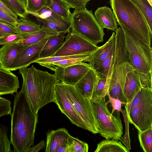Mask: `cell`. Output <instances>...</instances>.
<instances>
[{"label": "cell", "mask_w": 152, "mask_h": 152, "mask_svg": "<svg viewBox=\"0 0 152 152\" xmlns=\"http://www.w3.org/2000/svg\"><path fill=\"white\" fill-rule=\"evenodd\" d=\"M115 48V42L113 44L107 58L95 70L98 76L101 78H107L110 69L113 63Z\"/></svg>", "instance_id": "cell-25"}, {"label": "cell", "mask_w": 152, "mask_h": 152, "mask_svg": "<svg viewBox=\"0 0 152 152\" xmlns=\"http://www.w3.org/2000/svg\"><path fill=\"white\" fill-rule=\"evenodd\" d=\"M20 18L26 19L28 14L25 7L18 0H0Z\"/></svg>", "instance_id": "cell-30"}, {"label": "cell", "mask_w": 152, "mask_h": 152, "mask_svg": "<svg viewBox=\"0 0 152 152\" xmlns=\"http://www.w3.org/2000/svg\"><path fill=\"white\" fill-rule=\"evenodd\" d=\"M118 24L151 47L152 31L140 9L130 0H110Z\"/></svg>", "instance_id": "cell-3"}, {"label": "cell", "mask_w": 152, "mask_h": 152, "mask_svg": "<svg viewBox=\"0 0 152 152\" xmlns=\"http://www.w3.org/2000/svg\"><path fill=\"white\" fill-rule=\"evenodd\" d=\"M15 34L14 26L0 21V38Z\"/></svg>", "instance_id": "cell-40"}, {"label": "cell", "mask_w": 152, "mask_h": 152, "mask_svg": "<svg viewBox=\"0 0 152 152\" xmlns=\"http://www.w3.org/2000/svg\"><path fill=\"white\" fill-rule=\"evenodd\" d=\"M19 70L23 79L22 87L32 111L37 114L45 105L54 102L55 86L60 81L55 74L37 69L33 65Z\"/></svg>", "instance_id": "cell-2"}, {"label": "cell", "mask_w": 152, "mask_h": 152, "mask_svg": "<svg viewBox=\"0 0 152 152\" xmlns=\"http://www.w3.org/2000/svg\"><path fill=\"white\" fill-rule=\"evenodd\" d=\"M90 100L98 123V133L106 139L118 141L123 134L121 120L110 113L105 97Z\"/></svg>", "instance_id": "cell-6"}, {"label": "cell", "mask_w": 152, "mask_h": 152, "mask_svg": "<svg viewBox=\"0 0 152 152\" xmlns=\"http://www.w3.org/2000/svg\"><path fill=\"white\" fill-rule=\"evenodd\" d=\"M50 35L21 51L14 59L10 67V71L27 67L39 58L41 52Z\"/></svg>", "instance_id": "cell-12"}, {"label": "cell", "mask_w": 152, "mask_h": 152, "mask_svg": "<svg viewBox=\"0 0 152 152\" xmlns=\"http://www.w3.org/2000/svg\"><path fill=\"white\" fill-rule=\"evenodd\" d=\"M97 77L96 72L91 68L74 86L81 95L90 99L92 98Z\"/></svg>", "instance_id": "cell-14"}, {"label": "cell", "mask_w": 152, "mask_h": 152, "mask_svg": "<svg viewBox=\"0 0 152 152\" xmlns=\"http://www.w3.org/2000/svg\"><path fill=\"white\" fill-rule=\"evenodd\" d=\"M19 88L17 76L9 70L0 67V96L13 95Z\"/></svg>", "instance_id": "cell-13"}, {"label": "cell", "mask_w": 152, "mask_h": 152, "mask_svg": "<svg viewBox=\"0 0 152 152\" xmlns=\"http://www.w3.org/2000/svg\"><path fill=\"white\" fill-rule=\"evenodd\" d=\"M142 87L137 73L134 70L128 73L126 75L124 89L126 104L131 102Z\"/></svg>", "instance_id": "cell-21"}, {"label": "cell", "mask_w": 152, "mask_h": 152, "mask_svg": "<svg viewBox=\"0 0 152 152\" xmlns=\"http://www.w3.org/2000/svg\"><path fill=\"white\" fill-rule=\"evenodd\" d=\"M17 19L0 8V21L15 27L17 23Z\"/></svg>", "instance_id": "cell-39"}, {"label": "cell", "mask_w": 152, "mask_h": 152, "mask_svg": "<svg viewBox=\"0 0 152 152\" xmlns=\"http://www.w3.org/2000/svg\"><path fill=\"white\" fill-rule=\"evenodd\" d=\"M46 6L64 19L70 21L72 14L70 7L62 0H47Z\"/></svg>", "instance_id": "cell-22"}, {"label": "cell", "mask_w": 152, "mask_h": 152, "mask_svg": "<svg viewBox=\"0 0 152 152\" xmlns=\"http://www.w3.org/2000/svg\"><path fill=\"white\" fill-rule=\"evenodd\" d=\"M93 53L83 54L79 57L55 62L52 63L50 70L53 71V66H55L66 67L79 64L82 62H88L89 58Z\"/></svg>", "instance_id": "cell-31"}, {"label": "cell", "mask_w": 152, "mask_h": 152, "mask_svg": "<svg viewBox=\"0 0 152 152\" xmlns=\"http://www.w3.org/2000/svg\"><path fill=\"white\" fill-rule=\"evenodd\" d=\"M72 32L97 45L103 41V28L99 25L91 10L86 7L75 10L70 20Z\"/></svg>", "instance_id": "cell-7"}, {"label": "cell", "mask_w": 152, "mask_h": 152, "mask_svg": "<svg viewBox=\"0 0 152 152\" xmlns=\"http://www.w3.org/2000/svg\"><path fill=\"white\" fill-rule=\"evenodd\" d=\"M46 142L44 140H41L35 146L30 148L26 152H37L43 149L45 146Z\"/></svg>", "instance_id": "cell-45"}, {"label": "cell", "mask_w": 152, "mask_h": 152, "mask_svg": "<svg viewBox=\"0 0 152 152\" xmlns=\"http://www.w3.org/2000/svg\"><path fill=\"white\" fill-rule=\"evenodd\" d=\"M23 37V35L15 34L0 38V45L18 43Z\"/></svg>", "instance_id": "cell-38"}, {"label": "cell", "mask_w": 152, "mask_h": 152, "mask_svg": "<svg viewBox=\"0 0 152 152\" xmlns=\"http://www.w3.org/2000/svg\"><path fill=\"white\" fill-rule=\"evenodd\" d=\"M124 34L126 47L130 63L137 73L152 72V50L124 27L120 26Z\"/></svg>", "instance_id": "cell-5"}, {"label": "cell", "mask_w": 152, "mask_h": 152, "mask_svg": "<svg viewBox=\"0 0 152 152\" xmlns=\"http://www.w3.org/2000/svg\"><path fill=\"white\" fill-rule=\"evenodd\" d=\"M66 33L60 32L51 34L41 52L39 58L52 56L64 44Z\"/></svg>", "instance_id": "cell-20"}, {"label": "cell", "mask_w": 152, "mask_h": 152, "mask_svg": "<svg viewBox=\"0 0 152 152\" xmlns=\"http://www.w3.org/2000/svg\"><path fill=\"white\" fill-rule=\"evenodd\" d=\"M129 152L121 142L112 139H105L97 144L94 152Z\"/></svg>", "instance_id": "cell-23"}, {"label": "cell", "mask_w": 152, "mask_h": 152, "mask_svg": "<svg viewBox=\"0 0 152 152\" xmlns=\"http://www.w3.org/2000/svg\"><path fill=\"white\" fill-rule=\"evenodd\" d=\"M88 148L87 143L73 137L72 152H88Z\"/></svg>", "instance_id": "cell-35"}, {"label": "cell", "mask_w": 152, "mask_h": 152, "mask_svg": "<svg viewBox=\"0 0 152 152\" xmlns=\"http://www.w3.org/2000/svg\"><path fill=\"white\" fill-rule=\"evenodd\" d=\"M70 135L64 128L52 130L47 134L46 152H55L56 149L66 142Z\"/></svg>", "instance_id": "cell-19"}, {"label": "cell", "mask_w": 152, "mask_h": 152, "mask_svg": "<svg viewBox=\"0 0 152 152\" xmlns=\"http://www.w3.org/2000/svg\"><path fill=\"white\" fill-rule=\"evenodd\" d=\"M0 8L7 12L13 17L18 18V16L12 11L8 8L3 2L0 0Z\"/></svg>", "instance_id": "cell-46"}, {"label": "cell", "mask_w": 152, "mask_h": 152, "mask_svg": "<svg viewBox=\"0 0 152 152\" xmlns=\"http://www.w3.org/2000/svg\"><path fill=\"white\" fill-rule=\"evenodd\" d=\"M150 5L152 6V0H147Z\"/></svg>", "instance_id": "cell-48"}, {"label": "cell", "mask_w": 152, "mask_h": 152, "mask_svg": "<svg viewBox=\"0 0 152 152\" xmlns=\"http://www.w3.org/2000/svg\"><path fill=\"white\" fill-rule=\"evenodd\" d=\"M47 0H27L26 7L28 14L36 13L42 8L46 6Z\"/></svg>", "instance_id": "cell-34"}, {"label": "cell", "mask_w": 152, "mask_h": 152, "mask_svg": "<svg viewBox=\"0 0 152 152\" xmlns=\"http://www.w3.org/2000/svg\"><path fill=\"white\" fill-rule=\"evenodd\" d=\"M109 98V100L106 102L107 104L110 103L112 105L113 109L111 113L112 114L114 113L115 110L118 112H120L121 109V105L122 104H124L119 100L114 98L110 96L109 94H107Z\"/></svg>", "instance_id": "cell-44"}, {"label": "cell", "mask_w": 152, "mask_h": 152, "mask_svg": "<svg viewBox=\"0 0 152 152\" xmlns=\"http://www.w3.org/2000/svg\"><path fill=\"white\" fill-rule=\"evenodd\" d=\"M36 18L42 24L41 29L48 35L60 32L68 33L71 28L70 21L64 19L47 20L38 17Z\"/></svg>", "instance_id": "cell-18"}, {"label": "cell", "mask_w": 152, "mask_h": 152, "mask_svg": "<svg viewBox=\"0 0 152 152\" xmlns=\"http://www.w3.org/2000/svg\"><path fill=\"white\" fill-rule=\"evenodd\" d=\"M137 74L142 87L145 88L152 89V72L147 74L140 73Z\"/></svg>", "instance_id": "cell-41"}, {"label": "cell", "mask_w": 152, "mask_h": 152, "mask_svg": "<svg viewBox=\"0 0 152 152\" xmlns=\"http://www.w3.org/2000/svg\"><path fill=\"white\" fill-rule=\"evenodd\" d=\"M108 88L107 78H101L97 75L91 99L105 97L108 93Z\"/></svg>", "instance_id": "cell-28"}, {"label": "cell", "mask_w": 152, "mask_h": 152, "mask_svg": "<svg viewBox=\"0 0 152 152\" xmlns=\"http://www.w3.org/2000/svg\"><path fill=\"white\" fill-rule=\"evenodd\" d=\"M120 111L122 113L125 119L126 125V131L124 136L121 137L119 140H121L124 143L126 146L127 149L129 151L131 149L130 145V140L129 133V120L127 116L126 112L125 110H121Z\"/></svg>", "instance_id": "cell-37"}, {"label": "cell", "mask_w": 152, "mask_h": 152, "mask_svg": "<svg viewBox=\"0 0 152 152\" xmlns=\"http://www.w3.org/2000/svg\"><path fill=\"white\" fill-rule=\"evenodd\" d=\"M17 23L14 27L16 34L25 35L37 31L41 29L40 24H38L26 19H17Z\"/></svg>", "instance_id": "cell-24"}, {"label": "cell", "mask_w": 152, "mask_h": 152, "mask_svg": "<svg viewBox=\"0 0 152 152\" xmlns=\"http://www.w3.org/2000/svg\"><path fill=\"white\" fill-rule=\"evenodd\" d=\"M64 84L68 99L86 125L87 130L94 134L98 133V123L90 99L79 94L74 86Z\"/></svg>", "instance_id": "cell-8"}, {"label": "cell", "mask_w": 152, "mask_h": 152, "mask_svg": "<svg viewBox=\"0 0 152 152\" xmlns=\"http://www.w3.org/2000/svg\"><path fill=\"white\" fill-rule=\"evenodd\" d=\"M54 102L61 112L65 115L74 124L87 130L84 123L74 109L65 93L64 84L60 82L55 86Z\"/></svg>", "instance_id": "cell-10"}, {"label": "cell", "mask_w": 152, "mask_h": 152, "mask_svg": "<svg viewBox=\"0 0 152 152\" xmlns=\"http://www.w3.org/2000/svg\"><path fill=\"white\" fill-rule=\"evenodd\" d=\"M53 71L57 79L64 84L74 86L91 68L88 63L79 64L63 67L53 66Z\"/></svg>", "instance_id": "cell-11"}, {"label": "cell", "mask_w": 152, "mask_h": 152, "mask_svg": "<svg viewBox=\"0 0 152 152\" xmlns=\"http://www.w3.org/2000/svg\"><path fill=\"white\" fill-rule=\"evenodd\" d=\"M95 18L103 28L116 32L118 28V23L111 9L106 6L98 7L94 13Z\"/></svg>", "instance_id": "cell-17"}, {"label": "cell", "mask_w": 152, "mask_h": 152, "mask_svg": "<svg viewBox=\"0 0 152 152\" xmlns=\"http://www.w3.org/2000/svg\"><path fill=\"white\" fill-rule=\"evenodd\" d=\"M67 4L70 8L76 10L80 9L86 7L88 2L91 0H62Z\"/></svg>", "instance_id": "cell-42"}, {"label": "cell", "mask_w": 152, "mask_h": 152, "mask_svg": "<svg viewBox=\"0 0 152 152\" xmlns=\"http://www.w3.org/2000/svg\"><path fill=\"white\" fill-rule=\"evenodd\" d=\"M138 137L143 151L152 152V126L143 131H138Z\"/></svg>", "instance_id": "cell-27"}, {"label": "cell", "mask_w": 152, "mask_h": 152, "mask_svg": "<svg viewBox=\"0 0 152 152\" xmlns=\"http://www.w3.org/2000/svg\"><path fill=\"white\" fill-rule=\"evenodd\" d=\"M65 36L64 44L52 56L92 53L99 47L97 45L76 34L70 31Z\"/></svg>", "instance_id": "cell-9"}, {"label": "cell", "mask_w": 152, "mask_h": 152, "mask_svg": "<svg viewBox=\"0 0 152 152\" xmlns=\"http://www.w3.org/2000/svg\"><path fill=\"white\" fill-rule=\"evenodd\" d=\"M30 14L36 17L47 20L64 19L46 6L42 8L36 13H31Z\"/></svg>", "instance_id": "cell-33"}, {"label": "cell", "mask_w": 152, "mask_h": 152, "mask_svg": "<svg viewBox=\"0 0 152 152\" xmlns=\"http://www.w3.org/2000/svg\"><path fill=\"white\" fill-rule=\"evenodd\" d=\"M115 41V33L114 32L107 41L99 47L89 58L88 62L91 68L95 70L101 65L107 57Z\"/></svg>", "instance_id": "cell-15"}, {"label": "cell", "mask_w": 152, "mask_h": 152, "mask_svg": "<svg viewBox=\"0 0 152 152\" xmlns=\"http://www.w3.org/2000/svg\"><path fill=\"white\" fill-rule=\"evenodd\" d=\"M8 129L6 126L0 124V152H13L11 149V143L8 138Z\"/></svg>", "instance_id": "cell-32"}, {"label": "cell", "mask_w": 152, "mask_h": 152, "mask_svg": "<svg viewBox=\"0 0 152 152\" xmlns=\"http://www.w3.org/2000/svg\"><path fill=\"white\" fill-rule=\"evenodd\" d=\"M141 10L152 31V6L147 0H130Z\"/></svg>", "instance_id": "cell-29"}, {"label": "cell", "mask_w": 152, "mask_h": 152, "mask_svg": "<svg viewBox=\"0 0 152 152\" xmlns=\"http://www.w3.org/2000/svg\"><path fill=\"white\" fill-rule=\"evenodd\" d=\"M10 101L0 96V118L12 114Z\"/></svg>", "instance_id": "cell-36"}, {"label": "cell", "mask_w": 152, "mask_h": 152, "mask_svg": "<svg viewBox=\"0 0 152 152\" xmlns=\"http://www.w3.org/2000/svg\"><path fill=\"white\" fill-rule=\"evenodd\" d=\"M73 140V137H69L67 141L59 146L56 150L55 152H72V143Z\"/></svg>", "instance_id": "cell-43"}, {"label": "cell", "mask_w": 152, "mask_h": 152, "mask_svg": "<svg viewBox=\"0 0 152 152\" xmlns=\"http://www.w3.org/2000/svg\"><path fill=\"white\" fill-rule=\"evenodd\" d=\"M27 47L18 43L3 45L0 48V67L9 70L17 56Z\"/></svg>", "instance_id": "cell-16"}, {"label": "cell", "mask_w": 152, "mask_h": 152, "mask_svg": "<svg viewBox=\"0 0 152 152\" xmlns=\"http://www.w3.org/2000/svg\"><path fill=\"white\" fill-rule=\"evenodd\" d=\"M25 7H26L27 4V0H18Z\"/></svg>", "instance_id": "cell-47"}, {"label": "cell", "mask_w": 152, "mask_h": 152, "mask_svg": "<svg viewBox=\"0 0 152 152\" xmlns=\"http://www.w3.org/2000/svg\"><path fill=\"white\" fill-rule=\"evenodd\" d=\"M14 97L10 141L13 152H26L34 144L38 115L32 111L22 87Z\"/></svg>", "instance_id": "cell-1"}, {"label": "cell", "mask_w": 152, "mask_h": 152, "mask_svg": "<svg viewBox=\"0 0 152 152\" xmlns=\"http://www.w3.org/2000/svg\"><path fill=\"white\" fill-rule=\"evenodd\" d=\"M48 35L46 32L41 29L37 31L23 35L22 38L17 43L28 47L38 42Z\"/></svg>", "instance_id": "cell-26"}, {"label": "cell", "mask_w": 152, "mask_h": 152, "mask_svg": "<svg viewBox=\"0 0 152 152\" xmlns=\"http://www.w3.org/2000/svg\"><path fill=\"white\" fill-rule=\"evenodd\" d=\"M125 108L129 122L140 132L152 126V89L142 87Z\"/></svg>", "instance_id": "cell-4"}]
</instances>
